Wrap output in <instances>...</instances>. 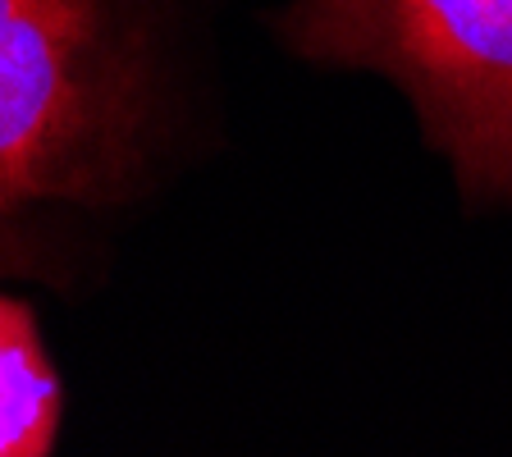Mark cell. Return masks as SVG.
<instances>
[{
  "label": "cell",
  "mask_w": 512,
  "mask_h": 457,
  "mask_svg": "<svg viewBox=\"0 0 512 457\" xmlns=\"http://www.w3.org/2000/svg\"><path fill=\"white\" fill-rule=\"evenodd\" d=\"M60 403L37 316L23 302L0 298V457H51Z\"/></svg>",
  "instance_id": "3"
},
{
  "label": "cell",
  "mask_w": 512,
  "mask_h": 457,
  "mask_svg": "<svg viewBox=\"0 0 512 457\" xmlns=\"http://www.w3.org/2000/svg\"><path fill=\"white\" fill-rule=\"evenodd\" d=\"M174 110L170 0H0V215L133 202Z\"/></svg>",
  "instance_id": "1"
},
{
  "label": "cell",
  "mask_w": 512,
  "mask_h": 457,
  "mask_svg": "<svg viewBox=\"0 0 512 457\" xmlns=\"http://www.w3.org/2000/svg\"><path fill=\"white\" fill-rule=\"evenodd\" d=\"M298 60L384 74L412 101L467 206H512V0H293Z\"/></svg>",
  "instance_id": "2"
}]
</instances>
